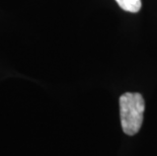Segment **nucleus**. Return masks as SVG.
<instances>
[{
  "label": "nucleus",
  "instance_id": "f257e3e1",
  "mask_svg": "<svg viewBox=\"0 0 157 156\" xmlns=\"http://www.w3.org/2000/svg\"><path fill=\"white\" fill-rule=\"evenodd\" d=\"M120 117L125 134L133 136L139 132L143 123L145 101L137 92H126L120 97Z\"/></svg>",
  "mask_w": 157,
  "mask_h": 156
},
{
  "label": "nucleus",
  "instance_id": "f03ea898",
  "mask_svg": "<svg viewBox=\"0 0 157 156\" xmlns=\"http://www.w3.org/2000/svg\"><path fill=\"white\" fill-rule=\"evenodd\" d=\"M117 3L122 9L129 12L136 13L141 9V0H116Z\"/></svg>",
  "mask_w": 157,
  "mask_h": 156
}]
</instances>
